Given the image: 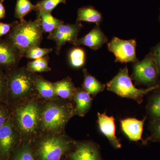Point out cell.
Wrapping results in <instances>:
<instances>
[{
    "mask_svg": "<svg viewBox=\"0 0 160 160\" xmlns=\"http://www.w3.org/2000/svg\"><path fill=\"white\" fill-rule=\"evenodd\" d=\"M131 78L136 84L148 86H156L159 83L160 74L150 51L142 61L133 63Z\"/></svg>",
    "mask_w": 160,
    "mask_h": 160,
    "instance_id": "4",
    "label": "cell"
},
{
    "mask_svg": "<svg viewBox=\"0 0 160 160\" xmlns=\"http://www.w3.org/2000/svg\"><path fill=\"white\" fill-rule=\"evenodd\" d=\"M56 94L63 99H71L73 97L76 88L75 87L71 79L67 78L52 83Z\"/></svg>",
    "mask_w": 160,
    "mask_h": 160,
    "instance_id": "20",
    "label": "cell"
},
{
    "mask_svg": "<svg viewBox=\"0 0 160 160\" xmlns=\"http://www.w3.org/2000/svg\"><path fill=\"white\" fill-rule=\"evenodd\" d=\"M22 57L5 39L0 38V68L8 69L17 67Z\"/></svg>",
    "mask_w": 160,
    "mask_h": 160,
    "instance_id": "11",
    "label": "cell"
},
{
    "mask_svg": "<svg viewBox=\"0 0 160 160\" xmlns=\"http://www.w3.org/2000/svg\"><path fill=\"white\" fill-rule=\"evenodd\" d=\"M109 51L115 57L118 62H132L138 61L136 55V41L135 39L125 40L114 37L108 44Z\"/></svg>",
    "mask_w": 160,
    "mask_h": 160,
    "instance_id": "9",
    "label": "cell"
},
{
    "mask_svg": "<svg viewBox=\"0 0 160 160\" xmlns=\"http://www.w3.org/2000/svg\"><path fill=\"white\" fill-rule=\"evenodd\" d=\"M84 79L82 84L83 89L89 94L95 96L105 89L106 86L88 72L87 69L83 70Z\"/></svg>",
    "mask_w": 160,
    "mask_h": 160,
    "instance_id": "19",
    "label": "cell"
},
{
    "mask_svg": "<svg viewBox=\"0 0 160 160\" xmlns=\"http://www.w3.org/2000/svg\"><path fill=\"white\" fill-rule=\"evenodd\" d=\"M17 134L11 118L0 128V160H9L15 150Z\"/></svg>",
    "mask_w": 160,
    "mask_h": 160,
    "instance_id": "10",
    "label": "cell"
},
{
    "mask_svg": "<svg viewBox=\"0 0 160 160\" xmlns=\"http://www.w3.org/2000/svg\"><path fill=\"white\" fill-rule=\"evenodd\" d=\"M66 4V0H42L36 4L37 14L51 13L52 12L59 4Z\"/></svg>",
    "mask_w": 160,
    "mask_h": 160,
    "instance_id": "26",
    "label": "cell"
},
{
    "mask_svg": "<svg viewBox=\"0 0 160 160\" xmlns=\"http://www.w3.org/2000/svg\"><path fill=\"white\" fill-rule=\"evenodd\" d=\"M43 33L39 18H37L34 21H15L14 26L5 39L22 58L25 57L29 49L40 46L43 40Z\"/></svg>",
    "mask_w": 160,
    "mask_h": 160,
    "instance_id": "1",
    "label": "cell"
},
{
    "mask_svg": "<svg viewBox=\"0 0 160 160\" xmlns=\"http://www.w3.org/2000/svg\"><path fill=\"white\" fill-rule=\"evenodd\" d=\"M53 50L52 48H42L40 46H35L29 49L26 52L25 57L35 60L48 55Z\"/></svg>",
    "mask_w": 160,
    "mask_h": 160,
    "instance_id": "27",
    "label": "cell"
},
{
    "mask_svg": "<svg viewBox=\"0 0 160 160\" xmlns=\"http://www.w3.org/2000/svg\"><path fill=\"white\" fill-rule=\"evenodd\" d=\"M11 118V114L7 106L0 103V128L5 125Z\"/></svg>",
    "mask_w": 160,
    "mask_h": 160,
    "instance_id": "31",
    "label": "cell"
},
{
    "mask_svg": "<svg viewBox=\"0 0 160 160\" xmlns=\"http://www.w3.org/2000/svg\"><path fill=\"white\" fill-rule=\"evenodd\" d=\"M152 92L146 106V113L150 122L160 118V86Z\"/></svg>",
    "mask_w": 160,
    "mask_h": 160,
    "instance_id": "18",
    "label": "cell"
},
{
    "mask_svg": "<svg viewBox=\"0 0 160 160\" xmlns=\"http://www.w3.org/2000/svg\"><path fill=\"white\" fill-rule=\"evenodd\" d=\"M151 52L160 76V42L153 47Z\"/></svg>",
    "mask_w": 160,
    "mask_h": 160,
    "instance_id": "32",
    "label": "cell"
},
{
    "mask_svg": "<svg viewBox=\"0 0 160 160\" xmlns=\"http://www.w3.org/2000/svg\"><path fill=\"white\" fill-rule=\"evenodd\" d=\"M32 10L36 11V6L32 3L29 0H17L15 8L14 16L21 21Z\"/></svg>",
    "mask_w": 160,
    "mask_h": 160,
    "instance_id": "24",
    "label": "cell"
},
{
    "mask_svg": "<svg viewBox=\"0 0 160 160\" xmlns=\"http://www.w3.org/2000/svg\"><path fill=\"white\" fill-rule=\"evenodd\" d=\"M5 0H0V21L6 17V11L3 3Z\"/></svg>",
    "mask_w": 160,
    "mask_h": 160,
    "instance_id": "34",
    "label": "cell"
},
{
    "mask_svg": "<svg viewBox=\"0 0 160 160\" xmlns=\"http://www.w3.org/2000/svg\"><path fill=\"white\" fill-rule=\"evenodd\" d=\"M14 22L10 23H6L0 22V38L2 37L7 35L11 31L12 28L14 26Z\"/></svg>",
    "mask_w": 160,
    "mask_h": 160,
    "instance_id": "33",
    "label": "cell"
},
{
    "mask_svg": "<svg viewBox=\"0 0 160 160\" xmlns=\"http://www.w3.org/2000/svg\"><path fill=\"white\" fill-rule=\"evenodd\" d=\"M40 114V109L37 104L31 102L18 107L14 112L13 118H11L20 131L31 133L37 128Z\"/></svg>",
    "mask_w": 160,
    "mask_h": 160,
    "instance_id": "5",
    "label": "cell"
},
{
    "mask_svg": "<svg viewBox=\"0 0 160 160\" xmlns=\"http://www.w3.org/2000/svg\"><path fill=\"white\" fill-rule=\"evenodd\" d=\"M108 41V38L101 30L99 25H96L85 36L78 39L75 46H85L93 50H97Z\"/></svg>",
    "mask_w": 160,
    "mask_h": 160,
    "instance_id": "13",
    "label": "cell"
},
{
    "mask_svg": "<svg viewBox=\"0 0 160 160\" xmlns=\"http://www.w3.org/2000/svg\"><path fill=\"white\" fill-rule=\"evenodd\" d=\"M8 81V102H15L31 94L35 90V76L26 67H13L6 70Z\"/></svg>",
    "mask_w": 160,
    "mask_h": 160,
    "instance_id": "2",
    "label": "cell"
},
{
    "mask_svg": "<svg viewBox=\"0 0 160 160\" xmlns=\"http://www.w3.org/2000/svg\"><path fill=\"white\" fill-rule=\"evenodd\" d=\"M70 158L71 160H101L96 146L87 143L78 144L70 154Z\"/></svg>",
    "mask_w": 160,
    "mask_h": 160,
    "instance_id": "15",
    "label": "cell"
},
{
    "mask_svg": "<svg viewBox=\"0 0 160 160\" xmlns=\"http://www.w3.org/2000/svg\"><path fill=\"white\" fill-rule=\"evenodd\" d=\"M149 129L150 137L145 141L144 143H147L148 141L160 143V118L150 122Z\"/></svg>",
    "mask_w": 160,
    "mask_h": 160,
    "instance_id": "29",
    "label": "cell"
},
{
    "mask_svg": "<svg viewBox=\"0 0 160 160\" xmlns=\"http://www.w3.org/2000/svg\"><path fill=\"white\" fill-rule=\"evenodd\" d=\"M72 98L76 103L75 112L80 116H84L91 107L92 99L90 95L83 89H76Z\"/></svg>",
    "mask_w": 160,
    "mask_h": 160,
    "instance_id": "16",
    "label": "cell"
},
{
    "mask_svg": "<svg viewBox=\"0 0 160 160\" xmlns=\"http://www.w3.org/2000/svg\"><path fill=\"white\" fill-rule=\"evenodd\" d=\"M102 21V13L95 9L93 6H86L78 9L76 23L82 22L94 23L99 25Z\"/></svg>",
    "mask_w": 160,
    "mask_h": 160,
    "instance_id": "17",
    "label": "cell"
},
{
    "mask_svg": "<svg viewBox=\"0 0 160 160\" xmlns=\"http://www.w3.org/2000/svg\"><path fill=\"white\" fill-rule=\"evenodd\" d=\"M9 160H36L31 149L25 146L15 149Z\"/></svg>",
    "mask_w": 160,
    "mask_h": 160,
    "instance_id": "28",
    "label": "cell"
},
{
    "mask_svg": "<svg viewBox=\"0 0 160 160\" xmlns=\"http://www.w3.org/2000/svg\"><path fill=\"white\" fill-rule=\"evenodd\" d=\"M146 118L143 120H138L135 118H127L121 120V128L126 136L130 141H144L142 139L143 126Z\"/></svg>",
    "mask_w": 160,
    "mask_h": 160,
    "instance_id": "14",
    "label": "cell"
},
{
    "mask_svg": "<svg viewBox=\"0 0 160 160\" xmlns=\"http://www.w3.org/2000/svg\"><path fill=\"white\" fill-rule=\"evenodd\" d=\"M86 51L83 48L76 46L69 50L68 61L69 65L75 69L82 68L86 62Z\"/></svg>",
    "mask_w": 160,
    "mask_h": 160,
    "instance_id": "23",
    "label": "cell"
},
{
    "mask_svg": "<svg viewBox=\"0 0 160 160\" xmlns=\"http://www.w3.org/2000/svg\"><path fill=\"white\" fill-rule=\"evenodd\" d=\"M34 87L40 95L45 98H51L56 95L52 83L42 77H36Z\"/></svg>",
    "mask_w": 160,
    "mask_h": 160,
    "instance_id": "22",
    "label": "cell"
},
{
    "mask_svg": "<svg viewBox=\"0 0 160 160\" xmlns=\"http://www.w3.org/2000/svg\"><path fill=\"white\" fill-rule=\"evenodd\" d=\"M159 18H160V15Z\"/></svg>",
    "mask_w": 160,
    "mask_h": 160,
    "instance_id": "35",
    "label": "cell"
},
{
    "mask_svg": "<svg viewBox=\"0 0 160 160\" xmlns=\"http://www.w3.org/2000/svg\"><path fill=\"white\" fill-rule=\"evenodd\" d=\"M83 26L81 23H76L74 24L64 23L49 33L47 39L55 42V52L57 54H59L62 47L66 42L75 46L78 36Z\"/></svg>",
    "mask_w": 160,
    "mask_h": 160,
    "instance_id": "8",
    "label": "cell"
},
{
    "mask_svg": "<svg viewBox=\"0 0 160 160\" xmlns=\"http://www.w3.org/2000/svg\"><path fill=\"white\" fill-rule=\"evenodd\" d=\"M106 86L108 91L112 92L121 97L134 100L138 104H141L144 96L159 88L160 84L147 89L136 88L126 66L120 69L117 75L107 83Z\"/></svg>",
    "mask_w": 160,
    "mask_h": 160,
    "instance_id": "3",
    "label": "cell"
},
{
    "mask_svg": "<svg viewBox=\"0 0 160 160\" xmlns=\"http://www.w3.org/2000/svg\"><path fill=\"white\" fill-rule=\"evenodd\" d=\"M8 102V81L6 73L0 68V103Z\"/></svg>",
    "mask_w": 160,
    "mask_h": 160,
    "instance_id": "30",
    "label": "cell"
},
{
    "mask_svg": "<svg viewBox=\"0 0 160 160\" xmlns=\"http://www.w3.org/2000/svg\"><path fill=\"white\" fill-rule=\"evenodd\" d=\"M70 147V142L68 140L52 137L41 142L37 154L39 160H61Z\"/></svg>",
    "mask_w": 160,
    "mask_h": 160,
    "instance_id": "6",
    "label": "cell"
},
{
    "mask_svg": "<svg viewBox=\"0 0 160 160\" xmlns=\"http://www.w3.org/2000/svg\"><path fill=\"white\" fill-rule=\"evenodd\" d=\"M98 122L100 131L109 140V142L115 149L122 147V144L116 136L114 118L105 113L98 112Z\"/></svg>",
    "mask_w": 160,
    "mask_h": 160,
    "instance_id": "12",
    "label": "cell"
},
{
    "mask_svg": "<svg viewBox=\"0 0 160 160\" xmlns=\"http://www.w3.org/2000/svg\"><path fill=\"white\" fill-rule=\"evenodd\" d=\"M37 15L41 20V27L43 33H50L65 23L62 20L55 18L51 13L43 12L37 14Z\"/></svg>",
    "mask_w": 160,
    "mask_h": 160,
    "instance_id": "21",
    "label": "cell"
},
{
    "mask_svg": "<svg viewBox=\"0 0 160 160\" xmlns=\"http://www.w3.org/2000/svg\"><path fill=\"white\" fill-rule=\"evenodd\" d=\"M72 114V110L65 106L49 104L42 114L43 126L49 131L59 130L62 128Z\"/></svg>",
    "mask_w": 160,
    "mask_h": 160,
    "instance_id": "7",
    "label": "cell"
},
{
    "mask_svg": "<svg viewBox=\"0 0 160 160\" xmlns=\"http://www.w3.org/2000/svg\"><path fill=\"white\" fill-rule=\"evenodd\" d=\"M49 59V57L47 55L41 58L33 60L28 63L26 69L32 73L50 71L51 69L48 66Z\"/></svg>",
    "mask_w": 160,
    "mask_h": 160,
    "instance_id": "25",
    "label": "cell"
}]
</instances>
